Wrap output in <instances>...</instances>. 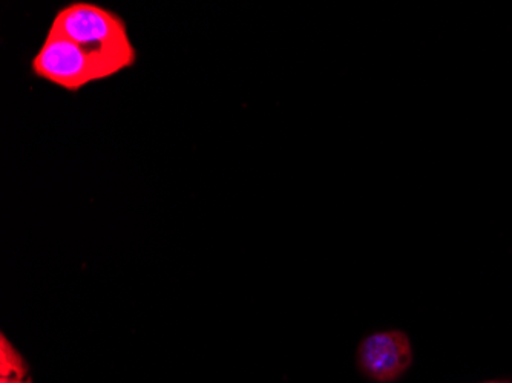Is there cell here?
I'll list each match as a JSON object with an SVG mask.
<instances>
[{"mask_svg":"<svg viewBox=\"0 0 512 383\" xmlns=\"http://www.w3.org/2000/svg\"><path fill=\"white\" fill-rule=\"evenodd\" d=\"M48 33L73 40L102 57L115 74L137 63V50L125 19L115 11L92 2H71L57 11Z\"/></svg>","mask_w":512,"mask_h":383,"instance_id":"obj_1","label":"cell"},{"mask_svg":"<svg viewBox=\"0 0 512 383\" xmlns=\"http://www.w3.org/2000/svg\"><path fill=\"white\" fill-rule=\"evenodd\" d=\"M31 73L37 79L74 94L92 83L117 76L102 57L53 33L46 34L42 46L34 54Z\"/></svg>","mask_w":512,"mask_h":383,"instance_id":"obj_2","label":"cell"},{"mask_svg":"<svg viewBox=\"0 0 512 383\" xmlns=\"http://www.w3.org/2000/svg\"><path fill=\"white\" fill-rule=\"evenodd\" d=\"M413 364V347L401 330L381 331L362 339L358 347V365L362 373L378 383L399 379Z\"/></svg>","mask_w":512,"mask_h":383,"instance_id":"obj_3","label":"cell"},{"mask_svg":"<svg viewBox=\"0 0 512 383\" xmlns=\"http://www.w3.org/2000/svg\"><path fill=\"white\" fill-rule=\"evenodd\" d=\"M28 365L22 354L8 341L5 333L0 338V377H27Z\"/></svg>","mask_w":512,"mask_h":383,"instance_id":"obj_4","label":"cell"},{"mask_svg":"<svg viewBox=\"0 0 512 383\" xmlns=\"http://www.w3.org/2000/svg\"><path fill=\"white\" fill-rule=\"evenodd\" d=\"M0 383H33L30 377H0Z\"/></svg>","mask_w":512,"mask_h":383,"instance_id":"obj_5","label":"cell"},{"mask_svg":"<svg viewBox=\"0 0 512 383\" xmlns=\"http://www.w3.org/2000/svg\"><path fill=\"white\" fill-rule=\"evenodd\" d=\"M490 383H503V382H490Z\"/></svg>","mask_w":512,"mask_h":383,"instance_id":"obj_6","label":"cell"}]
</instances>
